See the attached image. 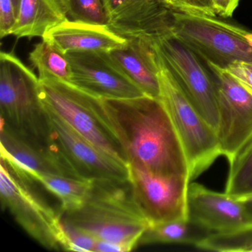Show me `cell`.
Segmentation results:
<instances>
[{
	"label": "cell",
	"mask_w": 252,
	"mask_h": 252,
	"mask_svg": "<svg viewBox=\"0 0 252 252\" xmlns=\"http://www.w3.org/2000/svg\"><path fill=\"white\" fill-rule=\"evenodd\" d=\"M165 6L185 14L216 17L211 0H166Z\"/></svg>",
	"instance_id": "484cf974"
},
{
	"label": "cell",
	"mask_w": 252,
	"mask_h": 252,
	"mask_svg": "<svg viewBox=\"0 0 252 252\" xmlns=\"http://www.w3.org/2000/svg\"><path fill=\"white\" fill-rule=\"evenodd\" d=\"M42 39L63 54L82 51L108 52L127 43V39L108 26L88 24L67 20L50 29Z\"/></svg>",
	"instance_id": "2e32d148"
},
{
	"label": "cell",
	"mask_w": 252,
	"mask_h": 252,
	"mask_svg": "<svg viewBox=\"0 0 252 252\" xmlns=\"http://www.w3.org/2000/svg\"><path fill=\"white\" fill-rule=\"evenodd\" d=\"M63 228L69 243V251L72 252H95L98 240L94 236L79 229L62 218Z\"/></svg>",
	"instance_id": "d4e9b609"
},
{
	"label": "cell",
	"mask_w": 252,
	"mask_h": 252,
	"mask_svg": "<svg viewBox=\"0 0 252 252\" xmlns=\"http://www.w3.org/2000/svg\"><path fill=\"white\" fill-rule=\"evenodd\" d=\"M229 164L225 193L236 199L252 195V139Z\"/></svg>",
	"instance_id": "7402d4cb"
},
{
	"label": "cell",
	"mask_w": 252,
	"mask_h": 252,
	"mask_svg": "<svg viewBox=\"0 0 252 252\" xmlns=\"http://www.w3.org/2000/svg\"><path fill=\"white\" fill-rule=\"evenodd\" d=\"M196 248L218 252H252V228L226 233H213Z\"/></svg>",
	"instance_id": "603a6c76"
},
{
	"label": "cell",
	"mask_w": 252,
	"mask_h": 252,
	"mask_svg": "<svg viewBox=\"0 0 252 252\" xmlns=\"http://www.w3.org/2000/svg\"><path fill=\"white\" fill-rule=\"evenodd\" d=\"M65 12L73 21L109 26V17L103 0H66Z\"/></svg>",
	"instance_id": "cb8c5ba5"
},
{
	"label": "cell",
	"mask_w": 252,
	"mask_h": 252,
	"mask_svg": "<svg viewBox=\"0 0 252 252\" xmlns=\"http://www.w3.org/2000/svg\"><path fill=\"white\" fill-rule=\"evenodd\" d=\"M20 0H13L14 5H15L16 8H17V11H18L19 3H20Z\"/></svg>",
	"instance_id": "d6a6232c"
},
{
	"label": "cell",
	"mask_w": 252,
	"mask_h": 252,
	"mask_svg": "<svg viewBox=\"0 0 252 252\" xmlns=\"http://www.w3.org/2000/svg\"><path fill=\"white\" fill-rule=\"evenodd\" d=\"M244 206L250 228H252V195L240 199Z\"/></svg>",
	"instance_id": "4dcf8cb0"
},
{
	"label": "cell",
	"mask_w": 252,
	"mask_h": 252,
	"mask_svg": "<svg viewBox=\"0 0 252 252\" xmlns=\"http://www.w3.org/2000/svg\"><path fill=\"white\" fill-rule=\"evenodd\" d=\"M29 60L37 69L39 76L50 75L60 80L70 82L71 68L65 54L42 39L29 54Z\"/></svg>",
	"instance_id": "44dd1931"
},
{
	"label": "cell",
	"mask_w": 252,
	"mask_h": 252,
	"mask_svg": "<svg viewBox=\"0 0 252 252\" xmlns=\"http://www.w3.org/2000/svg\"><path fill=\"white\" fill-rule=\"evenodd\" d=\"M67 20L65 12L55 0H20L11 35L42 38L50 29Z\"/></svg>",
	"instance_id": "ac0fdd59"
},
{
	"label": "cell",
	"mask_w": 252,
	"mask_h": 252,
	"mask_svg": "<svg viewBox=\"0 0 252 252\" xmlns=\"http://www.w3.org/2000/svg\"><path fill=\"white\" fill-rule=\"evenodd\" d=\"M205 63L216 90L221 156L231 162L252 139V94L225 69Z\"/></svg>",
	"instance_id": "9c48e42d"
},
{
	"label": "cell",
	"mask_w": 252,
	"mask_h": 252,
	"mask_svg": "<svg viewBox=\"0 0 252 252\" xmlns=\"http://www.w3.org/2000/svg\"><path fill=\"white\" fill-rule=\"evenodd\" d=\"M62 218L101 241L130 252L149 222L134 199L129 180H95L82 206L61 212Z\"/></svg>",
	"instance_id": "7a4b0ae2"
},
{
	"label": "cell",
	"mask_w": 252,
	"mask_h": 252,
	"mask_svg": "<svg viewBox=\"0 0 252 252\" xmlns=\"http://www.w3.org/2000/svg\"><path fill=\"white\" fill-rule=\"evenodd\" d=\"M56 2L59 4V5L61 6V8L64 10V12H65V2L66 0H55ZM66 14V12H65Z\"/></svg>",
	"instance_id": "1f68e13d"
},
{
	"label": "cell",
	"mask_w": 252,
	"mask_h": 252,
	"mask_svg": "<svg viewBox=\"0 0 252 252\" xmlns=\"http://www.w3.org/2000/svg\"><path fill=\"white\" fill-rule=\"evenodd\" d=\"M0 141L1 158L24 175L39 172L84 179L54 141L50 146L36 145L1 122Z\"/></svg>",
	"instance_id": "5bb4252c"
},
{
	"label": "cell",
	"mask_w": 252,
	"mask_h": 252,
	"mask_svg": "<svg viewBox=\"0 0 252 252\" xmlns=\"http://www.w3.org/2000/svg\"><path fill=\"white\" fill-rule=\"evenodd\" d=\"M39 77L14 53L1 52V122L36 145L50 146L51 129L39 98Z\"/></svg>",
	"instance_id": "3957f363"
},
{
	"label": "cell",
	"mask_w": 252,
	"mask_h": 252,
	"mask_svg": "<svg viewBox=\"0 0 252 252\" xmlns=\"http://www.w3.org/2000/svg\"><path fill=\"white\" fill-rule=\"evenodd\" d=\"M44 108L53 141L82 178L89 181L129 180L128 165L94 145L55 113Z\"/></svg>",
	"instance_id": "8fae6325"
},
{
	"label": "cell",
	"mask_w": 252,
	"mask_h": 252,
	"mask_svg": "<svg viewBox=\"0 0 252 252\" xmlns=\"http://www.w3.org/2000/svg\"><path fill=\"white\" fill-rule=\"evenodd\" d=\"M100 102L106 122L125 150L128 165L189 179L185 152L160 98L144 95L100 98Z\"/></svg>",
	"instance_id": "6da1fadb"
},
{
	"label": "cell",
	"mask_w": 252,
	"mask_h": 252,
	"mask_svg": "<svg viewBox=\"0 0 252 252\" xmlns=\"http://www.w3.org/2000/svg\"><path fill=\"white\" fill-rule=\"evenodd\" d=\"M109 27L125 38L144 37L169 26L172 10L157 0H103Z\"/></svg>",
	"instance_id": "9a60e30c"
},
{
	"label": "cell",
	"mask_w": 252,
	"mask_h": 252,
	"mask_svg": "<svg viewBox=\"0 0 252 252\" xmlns=\"http://www.w3.org/2000/svg\"><path fill=\"white\" fill-rule=\"evenodd\" d=\"M128 168L134 199L149 225L189 219L188 178L158 175L132 165Z\"/></svg>",
	"instance_id": "30bf717a"
},
{
	"label": "cell",
	"mask_w": 252,
	"mask_h": 252,
	"mask_svg": "<svg viewBox=\"0 0 252 252\" xmlns=\"http://www.w3.org/2000/svg\"><path fill=\"white\" fill-rule=\"evenodd\" d=\"M33 180L13 168L1 158L0 198L17 223L45 249L69 251L61 212L50 206L35 192Z\"/></svg>",
	"instance_id": "52a82bcc"
},
{
	"label": "cell",
	"mask_w": 252,
	"mask_h": 252,
	"mask_svg": "<svg viewBox=\"0 0 252 252\" xmlns=\"http://www.w3.org/2000/svg\"><path fill=\"white\" fill-rule=\"evenodd\" d=\"M127 43L108 51L113 63L144 95L160 98L158 65L151 42L147 38H126Z\"/></svg>",
	"instance_id": "e0dca14e"
},
{
	"label": "cell",
	"mask_w": 252,
	"mask_h": 252,
	"mask_svg": "<svg viewBox=\"0 0 252 252\" xmlns=\"http://www.w3.org/2000/svg\"><path fill=\"white\" fill-rule=\"evenodd\" d=\"M169 29L202 60L225 69L252 63V31L216 17L172 11Z\"/></svg>",
	"instance_id": "8992f818"
},
{
	"label": "cell",
	"mask_w": 252,
	"mask_h": 252,
	"mask_svg": "<svg viewBox=\"0 0 252 252\" xmlns=\"http://www.w3.org/2000/svg\"><path fill=\"white\" fill-rule=\"evenodd\" d=\"M225 70L252 94V63H232Z\"/></svg>",
	"instance_id": "83f0119b"
},
{
	"label": "cell",
	"mask_w": 252,
	"mask_h": 252,
	"mask_svg": "<svg viewBox=\"0 0 252 252\" xmlns=\"http://www.w3.org/2000/svg\"><path fill=\"white\" fill-rule=\"evenodd\" d=\"M95 252H124L123 248L119 245L109 242L98 240L95 245Z\"/></svg>",
	"instance_id": "f546056e"
},
{
	"label": "cell",
	"mask_w": 252,
	"mask_h": 252,
	"mask_svg": "<svg viewBox=\"0 0 252 252\" xmlns=\"http://www.w3.org/2000/svg\"><path fill=\"white\" fill-rule=\"evenodd\" d=\"M144 38L150 39L189 99L217 132L218 110L216 90L207 66L203 65L201 59L172 33L169 26Z\"/></svg>",
	"instance_id": "ba28073f"
},
{
	"label": "cell",
	"mask_w": 252,
	"mask_h": 252,
	"mask_svg": "<svg viewBox=\"0 0 252 252\" xmlns=\"http://www.w3.org/2000/svg\"><path fill=\"white\" fill-rule=\"evenodd\" d=\"M25 175L42 184L60 200L61 212H70L82 206L92 186L93 181L64 175L39 172H29Z\"/></svg>",
	"instance_id": "ffe728a7"
},
{
	"label": "cell",
	"mask_w": 252,
	"mask_h": 252,
	"mask_svg": "<svg viewBox=\"0 0 252 252\" xmlns=\"http://www.w3.org/2000/svg\"><path fill=\"white\" fill-rule=\"evenodd\" d=\"M212 231L188 220H177L149 225L141 235L138 246L159 243H178L197 246Z\"/></svg>",
	"instance_id": "d6986e66"
},
{
	"label": "cell",
	"mask_w": 252,
	"mask_h": 252,
	"mask_svg": "<svg viewBox=\"0 0 252 252\" xmlns=\"http://www.w3.org/2000/svg\"><path fill=\"white\" fill-rule=\"evenodd\" d=\"M187 209L190 220L213 233L226 234L251 228L240 199L212 191L197 183L189 184Z\"/></svg>",
	"instance_id": "4fadbf2b"
},
{
	"label": "cell",
	"mask_w": 252,
	"mask_h": 252,
	"mask_svg": "<svg viewBox=\"0 0 252 252\" xmlns=\"http://www.w3.org/2000/svg\"><path fill=\"white\" fill-rule=\"evenodd\" d=\"M153 48L158 65L160 99L182 144L191 181L200 176L221 156L218 134L197 111L160 54L154 47Z\"/></svg>",
	"instance_id": "5b68a950"
},
{
	"label": "cell",
	"mask_w": 252,
	"mask_h": 252,
	"mask_svg": "<svg viewBox=\"0 0 252 252\" xmlns=\"http://www.w3.org/2000/svg\"><path fill=\"white\" fill-rule=\"evenodd\" d=\"M212 8L216 15L224 18L232 17L240 0H211Z\"/></svg>",
	"instance_id": "f1b7e54d"
},
{
	"label": "cell",
	"mask_w": 252,
	"mask_h": 252,
	"mask_svg": "<svg viewBox=\"0 0 252 252\" xmlns=\"http://www.w3.org/2000/svg\"><path fill=\"white\" fill-rule=\"evenodd\" d=\"M38 77L39 98L45 108L94 145L128 165L125 150L104 119L100 98L50 75Z\"/></svg>",
	"instance_id": "277c9868"
},
{
	"label": "cell",
	"mask_w": 252,
	"mask_h": 252,
	"mask_svg": "<svg viewBox=\"0 0 252 252\" xmlns=\"http://www.w3.org/2000/svg\"><path fill=\"white\" fill-rule=\"evenodd\" d=\"M65 55L71 68L70 83L85 92L113 99L144 95L113 63L107 52L82 51Z\"/></svg>",
	"instance_id": "7c38bea8"
},
{
	"label": "cell",
	"mask_w": 252,
	"mask_h": 252,
	"mask_svg": "<svg viewBox=\"0 0 252 252\" xmlns=\"http://www.w3.org/2000/svg\"><path fill=\"white\" fill-rule=\"evenodd\" d=\"M17 10L13 0H0V36L11 35L17 23Z\"/></svg>",
	"instance_id": "4316f807"
}]
</instances>
